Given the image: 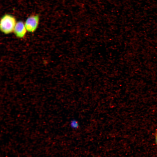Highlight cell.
<instances>
[{"label": "cell", "mask_w": 157, "mask_h": 157, "mask_svg": "<svg viewBox=\"0 0 157 157\" xmlns=\"http://www.w3.org/2000/svg\"><path fill=\"white\" fill-rule=\"evenodd\" d=\"M17 23L15 17L13 15L6 14L1 19L0 29L5 34H8L13 32Z\"/></svg>", "instance_id": "obj_1"}, {"label": "cell", "mask_w": 157, "mask_h": 157, "mask_svg": "<svg viewBox=\"0 0 157 157\" xmlns=\"http://www.w3.org/2000/svg\"><path fill=\"white\" fill-rule=\"evenodd\" d=\"M39 21V16L33 15L28 17L25 22V25L27 31L33 33L36 30Z\"/></svg>", "instance_id": "obj_2"}, {"label": "cell", "mask_w": 157, "mask_h": 157, "mask_svg": "<svg viewBox=\"0 0 157 157\" xmlns=\"http://www.w3.org/2000/svg\"><path fill=\"white\" fill-rule=\"evenodd\" d=\"M27 30L25 24L21 21L17 22L13 32L16 36L19 38H22L26 35Z\"/></svg>", "instance_id": "obj_3"}, {"label": "cell", "mask_w": 157, "mask_h": 157, "mask_svg": "<svg viewBox=\"0 0 157 157\" xmlns=\"http://www.w3.org/2000/svg\"><path fill=\"white\" fill-rule=\"evenodd\" d=\"M70 125L73 128H77L78 126V122L75 120H72L71 122Z\"/></svg>", "instance_id": "obj_4"}, {"label": "cell", "mask_w": 157, "mask_h": 157, "mask_svg": "<svg viewBox=\"0 0 157 157\" xmlns=\"http://www.w3.org/2000/svg\"><path fill=\"white\" fill-rule=\"evenodd\" d=\"M155 141L156 143L157 144V133L156 134L155 136Z\"/></svg>", "instance_id": "obj_5"}]
</instances>
